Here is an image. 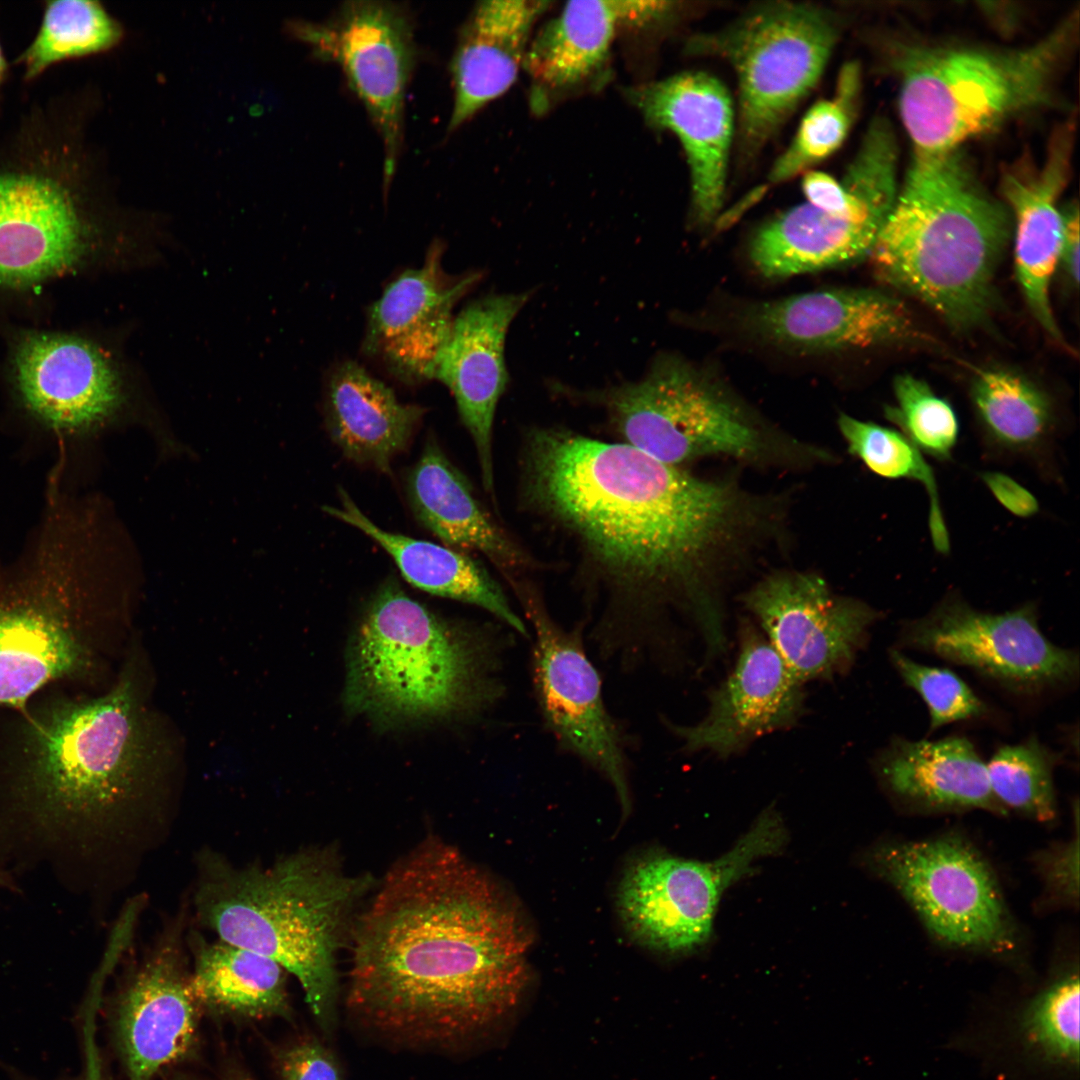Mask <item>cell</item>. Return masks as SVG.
<instances>
[{
	"instance_id": "1",
	"label": "cell",
	"mask_w": 1080,
	"mask_h": 1080,
	"mask_svg": "<svg viewBox=\"0 0 1080 1080\" xmlns=\"http://www.w3.org/2000/svg\"><path fill=\"white\" fill-rule=\"evenodd\" d=\"M350 936L348 1008L399 1043L456 1048L506 1016L528 984L520 913L440 838L392 866Z\"/></svg>"
},
{
	"instance_id": "2",
	"label": "cell",
	"mask_w": 1080,
	"mask_h": 1080,
	"mask_svg": "<svg viewBox=\"0 0 1080 1080\" xmlns=\"http://www.w3.org/2000/svg\"><path fill=\"white\" fill-rule=\"evenodd\" d=\"M529 495L618 586L680 604L704 645L727 638L710 565L746 522L729 484L698 478L626 443L540 429L525 453Z\"/></svg>"
},
{
	"instance_id": "3",
	"label": "cell",
	"mask_w": 1080,
	"mask_h": 1080,
	"mask_svg": "<svg viewBox=\"0 0 1080 1080\" xmlns=\"http://www.w3.org/2000/svg\"><path fill=\"white\" fill-rule=\"evenodd\" d=\"M153 758L128 673L98 695L52 687L0 708V867L72 884L143 795Z\"/></svg>"
},
{
	"instance_id": "4",
	"label": "cell",
	"mask_w": 1080,
	"mask_h": 1080,
	"mask_svg": "<svg viewBox=\"0 0 1080 1080\" xmlns=\"http://www.w3.org/2000/svg\"><path fill=\"white\" fill-rule=\"evenodd\" d=\"M95 520L63 482L49 481L28 541L0 557V708L98 681L109 608Z\"/></svg>"
},
{
	"instance_id": "5",
	"label": "cell",
	"mask_w": 1080,
	"mask_h": 1080,
	"mask_svg": "<svg viewBox=\"0 0 1080 1080\" xmlns=\"http://www.w3.org/2000/svg\"><path fill=\"white\" fill-rule=\"evenodd\" d=\"M346 872L331 848H307L270 866L235 867L207 855L195 893L200 922L219 940L277 962L294 975L320 1027L335 1024L336 954L372 887Z\"/></svg>"
},
{
	"instance_id": "6",
	"label": "cell",
	"mask_w": 1080,
	"mask_h": 1080,
	"mask_svg": "<svg viewBox=\"0 0 1080 1080\" xmlns=\"http://www.w3.org/2000/svg\"><path fill=\"white\" fill-rule=\"evenodd\" d=\"M1010 232L1008 209L984 191L959 149L914 152L869 255L887 284L969 328L990 312Z\"/></svg>"
},
{
	"instance_id": "7",
	"label": "cell",
	"mask_w": 1080,
	"mask_h": 1080,
	"mask_svg": "<svg viewBox=\"0 0 1080 1080\" xmlns=\"http://www.w3.org/2000/svg\"><path fill=\"white\" fill-rule=\"evenodd\" d=\"M490 659L481 640L388 578L353 636L345 704L387 724L473 714L496 695Z\"/></svg>"
},
{
	"instance_id": "8",
	"label": "cell",
	"mask_w": 1080,
	"mask_h": 1080,
	"mask_svg": "<svg viewBox=\"0 0 1080 1080\" xmlns=\"http://www.w3.org/2000/svg\"><path fill=\"white\" fill-rule=\"evenodd\" d=\"M81 136L56 100L31 108L0 140V286L40 287L87 257L96 228Z\"/></svg>"
},
{
	"instance_id": "9",
	"label": "cell",
	"mask_w": 1080,
	"mask_h": 1080,
	"mask_svg": "<svg viewBox=\"0 0 1080 1080\" xmlns=\"http://www.w3.org/2000/svg\"><path fill=\"white\" fill-rule=\"evenodd\" d=\"M1072 41L1069 22L1019 50L906 47L894 61L899 113L914 152L940 154L1047 104Z\"/></svg>"
},
{
	"instance_id": "10",
	"label": "cell",
	"mask_w": 1080,
	"mask_h": 1080,
	"mask_svg": "<svg viewBox=\"0 0 1080 1080\" xmlns=\"http://www.w3.org/2000/svg\"><path fill=\"white\" fill-rule=\"evenodd\" d=\"M839 36L840 24L832 10L807 2L773 1L687 40L689 55L719 58L735 72L742 159L760 152L815 88Z\"/></svg>"
},
{
	"instance_id": "11",
	"label": "cell",
	"mask_w": 1080,
	"mask_h": 1080,
	"mask_svg": "<svg viewBox=\"0 0 1080 1080\" xmlns=\"http://www.w3.org/2000/svg\"><path fill=\"white\" fill-rule=\"evenodd\" d=\"M787 840L782 817L768 808L713 861L664 853L637 858L626 868L617 891L626 930L641 945L665 954L699 949L712 935L723 893L750 874L759 859L781 852Z\"/></svg>"
},
{
	"instance_id": "12",
	"label": "cell",
	"mask_w": 1080,
	"mask_h": 1080,
	"mask_svg": "<svg viewBox=\"0 0 1080 1080\" xmlns=\"http://www.w3.org/2000/svg\"><path fill=\"white\" fill-rule=\"evenodd\" d=\"M603 400L623 443L669 465L719 454L751 459L765 449L723 387L676 357L656 360L643 378L612 387Z\"/></svg>"
},
{
	"instance_id": "13",
	"label": "cell",
	"mask_w": 1080,
	"mask_h": 1080,
	"mask_svg": "<svg viewBox=\"0 0 1080 1080\" xmlns=\"http://www.w3.org/2000/svg\"><path fill=\"white\" fill-rule=\"evenodd\" d=\"M897 640L900 650L929 653L967 667L1028 699L1062 692L1079 679L1078 652L1055 645L1043 634L1032 602L990 613L949 592L927 614L905 621Z\"/></svg>"
},
{
	"instance_id": "14",
	"label": "cell",
	"mask_w": 1080,
	"mask_h": 1080,
	"mask_svg": "<svg viewBox=\"0 0 1080 1080\" xmlns=\"http://www.w3.org/2000/svg\"><path fill=\"white\" fill-rule=\"evenodd\" d=\"M290 26L315 56L341 69L363 104L382 142L387 193L402 151L405 98L417 57L408 9L390 1L352 0L324 21Z\"/></svg>"
},
{
	"instance_id": "15",
	"label": "cell",
	"mask_w": 1080,
	"mask_h": 1080,
	"mask_svg": "<svg viewBox=\"0 0 1080 1080\" xmlns=\"http://www.w3.org/2000/svg\"><path fill=\"white\" fill-rule=\"evenodd\" d=\"M868 863L945 943L998 951L1010 947L1011 928L992 874L962 840L887 844L874 849Z\"/></svg>"
},
{
	"instance_id": "16",
	"label": "cell",
	"mask_w": 1080,
	"mask_h": 1080,
	"mask_svg": "<svg viewBox=\"0 0 1080 1080\" xmlns=\"http://www.w3.org/2000/svg\"><path fill=\"white\" fill-rule=\"evenodd\" d=\"M516 590L535 632L533 683L545 723L563 749L609 780L627 814L631 799L622 737L605 708L580 632L559 626L528 588L517 584Z\"/></svg>"
},
{
	"instance_id": "17",
	"label": "cell",
	"mask_w": 1080,
	"mask_h": 1080,
	"mask_svg": "<svg viewBox=\"0 0 1080 1080\" xmlns=\"http://www.w3.org/2000/svg\"><path fill=\"white\" fill-rule=\"evenodd\" d=\"M788 669L803 683L845 674L881 612L831 592L812 573L777 572L742 597Z\"/></svg>"
},
{
	"instance_id": "18",
	"label": "cell",
	"mask_w": 1080,
	"mask_h": 1080,
	"mask_svg": "<svg viewBox=\"0 0 1080 1080\" xmlns=\"http://www.w3.org/2000/svg\"><path fill=\"white\" fill-rule=\"evenodd\" d=\"M18 402L31 422L58 445H67L105 425L123 402L122 384L111 360L85 338L33 331L13 354Z\"/></svg>"
},
{
	"instance_id": "19",
	"label": "cell",
	"mask_w": 1080,
	"mask_h": 1080,
	"mask_svg": "<svg viewBox=\"0 0 1080 1080\" xmlns=\"http://www.w3.org/2000/svg\"><path fill=\"white\" fill-rule=\"evenodd\" d=\"M803 684L766 636L744 620L735 665L708 693L705 716L692 725H667L685 751L729 758L767 734L795 726L805 713Z\"/></svg>"
},
{
	"instance_id": "20",
	"label": "cell",
	"mask_w": 1080,
	"mask_h": 1080,
	"mask_svg": "<svg viewBox=\"0 0 1080 1080\" xmlns=\"http://www.w3.org/2000/svg\"><path fill=\"white\" fill-rule=\"evenodd\" d=\"M444 244L435 240L421 267L390 282L368 311L362 351L407 384L432 380L448 341L453 308L480 280L481 273L448 274Z\"/></svg>"
},
{
	"instance_id": "21",
	"label": "cell",
	"mask_w": 1080,
	"mask_h": 1080,
	"mask_svg": "<svg viewBox=\"0 0 1080 1080\" xmlns=\"http://www.w3.org/2000/svg\"><path fill=\"white\" fill-rule=\"evenodd\" d=\"M627 98L651 127L678 138L689 168L692 219L713 224L724 203L735 132L725 85L710 73L685 71L633 86Z\"/></svg>"
},
{
	"instance_id": "22",
	"label": "cell",
	"mask_w": 1080,
	"mask_h": 1080,
	"mask_svg": "<svg viewBox=\"0 0 1080 1080\" xmlns=\"http://www.w3.org/2000/svg\"><path fill=\"white\" fill-rule=\"evenodd\" d=\"M674 1L579 0L532 37L523 69L536 111L598 80L620 31L666 21L683 8Z\"/></svg>"
},
{
	"instance_id": "23",
	"label": "cell",
	"mask_w": 1080,
	"mask_h": 1080,
	"mask_svg": "<svg viewBox=\"0 0 1080 1080\" xmlns=\"http://www.w3.org/2000/svg\"><path fill=\"white\" fill-rule=\"evenodd\" d=\"M530 292L495 294L466 305L453 319L434 379L453 395L474 443L484 489L494 490L493 423L508 382L505 340Z\"/></svg>"
},
{
	"instance_id": "24",
	"label": "cell",
	"mask_w": 1080,
	"mask_h": 1080,
	"mask_svg": "<svg viewBox=\"0 0 1080 1080\" xmlns=\"http://www.w3.org/2000/svg\"><path fill=\"white\" fill-rule=\"evenodd\" d=\"M746 325L761 338L799 351L866 348L912 338L904 305L874 290L828 289L752 307Z\"/></svg>"
},
{
	"instance_id": "25",
	"label": "cell",
	"mask_w": 1080,
	"mask_h": 1080,
	"mask_svg": "<svg viewBox=\"0 0 1080 1080\" xmlns=\"http://www.w3.org/2000/svg\"><path fill=\"white\" fill-rule=\"evenodd\" d=\"M199 1006L178 940L167 937L118 1002L116 1035L128 1080H153L187 1053L196 1034Z\"/></svg>"
},
{
	"instance_id": "26",
	"label": "cell",
	"mask_w": 1080,
	"mask_h": 1080,
	"mask_svg": "<svg viewBox=\"0 0 1080 1080\" xmlns=\"http://www.w3.org/2000/svg\"><path fill=\"white\" fill-rule=\"evenodd\" d=\"M1070 129L1058 133L1040 167L1021 162L1002 176L1001 190L1015 220V268L1031 313L1055 341L1063 343L1051 302L1050 285L1060 261L1064 214L1057 202L1067 182Z\"/></svg>"
},
{
	"instance_id": "27",
	"label": "cell",
	"mask_w": 1080,
	"mask_h": 1080,
	"mask_svg": "<svg viewBox=\"0 0 1080 1080\" xmlns=\"http://www.w3.org/2000/svg\"><path fill=\"white\" fill-rule=\"evenodd\" d=\"M550 1L487 0L464 22L450 62L453 104L448 131L457 130L514 84L532 31Z\"/></svg>"
},
{
	"instance_id": "28",
	"label": "cell",
	"mask_w": 1080,
	"mask_h": 1080,
	"mask_svg": "<svg viewBox=\"0 0 1080 1080\" xmlns=\"http://www.w3.org/2000/svg\"><path fill=\"white\" fill-rule=\"evenodd\" d=\"M425 411L399 401L390 387L356 362L338 364L327 377L328 433L342 454L358 465L390 472L393 459L407 449Z\"/></svg>"
},
{
	"instance_id": "29",
	"label": "cell",
	"mask_w": 1080,
	"mask_h": 1080,
	"mask_svg": "<svg viewBox=\"0 0 1080 1080\" xmlns=\"http://www.w3.org/2000/svg\"><path fill=\"white\" fill-rule=\"evenodd\" d=\"M872 767L884 788L907 803L1006 812L991 791L986 763L966 737L930 741L896 736L876 753Z\"/></svg>"
},
{
	"instance_id": "30",
	"label": "cell",
	"mask_w": 1080,
	"mask_h": 1080,
	"mask_svg": "<svg viewBox=\"0 0 1080 1080\" xmlns=\"http://www.w3.org/2000/svg\"><path fill=\"white\" fill-rule=\"evenodd\" d=\"M416 520L446 546L479 551L507 576L527 568V555L497 526L468 479L429 439L406 479Z\"/></svg>"
},
{
	"instance_id": "31",
	"label": "cell",
	"mask_w": 1080,
	"mask_h": 1080,
	"mask_svg": "<svg viewBox=\"0 0 1080 1080\" xmlns=\"http://www.w3.org/2000/svg\"><path fill=\"white\" fill-rule=\"evenodd\" d=\"M340 506L325 505L323 512L355 527L377 543L412 586L432 595L476 605L492 613L522 635L527 629L485 567L467 553L383 530L339 489Z\"/></svg>"
},
{
	"instance_id": "32",
	"label": "cell",
	"mask_w": 1080,
	"mask_h": 1080,
	"mask_svg": "<svg viewBox=\"0 0 1080 1080\" xmlns=\"http://www.w3.org/2000/svg\"><path fill=\"white\" fill-rule=\"evenodd\" d=\"M970 396L988 455L1030 464L1056 479L1060 431L1046 392L1012 371L987 369L975 376Z\"/></svg>"
},
{
	"instance_id": "33",
	"label": "cell",
	"mask_w": 1080,
	"mask_h": 1080,
	"mask_svg": "<svg viewBox=\"0 0 1080 1080\" xmlns=\"http://www.w3.org/2000/svg\"><path fill=\"white\" fill-rule=\"evenodd\" d=\"M883 222L834 215L802 203L761 225L751 239L749 256L769 279L841 266L869 255Z\"/></svg>"
},
{
	"instance_id": "34",
	"label": "cell",
	"mask_w": 1080,
	"mask_h": 1080,
	"mask_svg": "<svg viewBox=\"0 0 1080 1080\" xmlns=\"http://www.w3.org/2000/svg\"><path fill=\"white\" fill-rule=\"evenodd\" d=\"M285 972L274 960L243 947L198 940L190 983L200 1005L248 1017H288Z\"/></svg>"
},
{
	"instance_id": "35",
	"label": "cell",
	"mask_w": 1080,
	"mask_h": 1080,
	"mask_svg": "<svg viewBox=\"0 0 1080 1080\" xmlns=\"http://www.w3.org/2000/svg\"><path fill=\"white\" fill-rule=\"evenodd\" d=\"M861 88L860 65L846 62L839 70L833 96L811 106L791 143L774 161L767 176L769 184H780L811 170L841 147L856 119Z\"/></svg>"
},
{
	"instance_id": "36",
	"label": "cell",
	"mask_w": 1080,
	"mask_h": 1080,
	"mask_svg": "<svg viewBox=\"0 0 1080 1080\" xmlns=\"http://www.w3.org/2000/svg\"><path fill=\"white\" fill-rule=\"evenodd\" d=\"M120 34L118 24L98 2H48L38 33L17 63L24 79L33 80L58 62L112 47Z\"/></svg>"
},
{
	"instance_id": "37",
	"label": "cell",
	"mask_w": 1080,
	"mask_h": 1080,
	"mask_svg": "<svg viewBox=\"0 0 1080 1080\" xmlns=\"http://www.w3.org/2000/svg\"><path fill=\"white\" fill-rule=\"evenodd\" d=\"M848 450L873 473L888 479H908L921 484L929 497V530L937 552L950 551L938 486L933 469L922 452L900 431L846 414L838 418Z\"/></svg>"
},
{
	"instance_id": "38",
	"label": "cell",
	"mask_w": 1080,
	"mask_h": 1080,
	"mask_svg": "<svg viewBox=\"0 0 1080 1080\" xmlns=\"http://www.w3.org/2000/svg\"><path fill=\"white\" fill-rule=\"evenodd\" d=\"M1061 760L1056 751L1037 736L1000 746L986 763L991 791L1005 809H1013L1038 821L1056 815L1053 771Z\"/></svg>"
},
{
	"instance_id": "39",
	"label": "cell",
	"mask_w": 1080,
	"mask_h": 1080,
	"mask_svg": "<svg viewBox=\"0 0 1080 1080\" xmlns=\"http://www.w3.org/2000/svg\"><path fill=\"white\" fill-rule=\"evenodd\" d=\"M1024 1037L1040 1056L1066 1067L1079 1063V978L1068 974L1042 991L1021 1021Z\"/></svg>"
},
{
	"instance_id": "40",
	"label": "cell",
	"mask_w": 1080,
	"mask_h": 1080,
	"mask_svg": "<svg viewBox=\"0 0 1080 1080\" xmlns=\"http://www.w3.org/2000/svg\"><path fill=\"white\" fill-rule=\"evenodd\" d=\"M896 406L886 408L894 422L922 453L947 461L957 444L959 423L954 409L922 380L897 376L894 381Z\"/></svg>"
},
{
	"instance_id": "41",
	"label": "cell",
	"mask_w": 1080,
	"mask_h": 1080,
	"mask_svg": "<svg viewBox=\"0 0 1080 1080\" xmlns=\"http://www.w3.org/2000/svg\"><path fill=\"white\" fill-rule=\"evenodd\" d=\"M888 656L904 684L926 704L929 732L955 722L983 719L991 714L987 703L953 671L923 665L896 647L889 649Z\"/></svg>"
},
{
	"instance_id": "42",
	"label": "cell",
	"mask_w": 1080,
	"mask_h": 1080,
	"mask_svg": "<svg viewBox=\"0 0 1080 1080\" xmlns=\"http://www.w3.org/2000/svg\"><path fill=\"white\" fill-rule=\"evenodd\" d=\"M280 1080H341L332 1052L314 1037H304L276 1054Z\"/></svg>"
},
{
	"instance_id": "43",
	"label": "cell",
	"mask_w": 1080,
	"mask_h": 1080,
	"mask_svg": "<svg viewBox=\"0 0 1080 1080\" xmlns=\"http://www.w3.org/2000/svg\"><path fill=\"white\" fill-rule=\"evenodd\" d=\"M981 478L996 500L1013 515L1028 518L1039 511L1036 497L1009 475L987 471Z\"/></svg>"
},
{
	"instance_id": "44",
	"label": "cell",
	"mask_w": 1080,
	"mask_h": 1080,
	"mask_svg": "<svg viewBox=\"0 0 1080 1080\" xmlns=\"http://www.w3.org/2000/svg\"><path fill=\"white\" fill-rule=\"evenodd\" d=\"M1047 864V879L1059 892L1069 898L1078 897V837L1060 850Z\"/></svg>"
},
{
	"instance_id": "45",
	"label": "cell",
	"mask_w": 1080,
	"mask_h": 1080,
	"mask_svg": "<svg viewBox=\"0 0 1080 1080\" xmlns=\"http://www.w3.org/2000/svg\"><path fill=\"white\" fill-rule=\"evenodd\" d=\"M1064 214V232L1062 238L1060 261L1071 281H1079V211L1077 207H1069Z\"/></svg>"
},
{
	"instance_id": "46",
	"label": "cell",
	"mask_w": 1080,
	"mask_h": 1080,
	"mask_svg": "<svg viewBox=\"0 0 1080 1080\" xmlns=\"http://www.w3.org/2000/svg\"><path fill=\"white\" fill-rule=\"evenodd\" d=\"M764 192L765 187L763 186L754 189L751 193L747 194L742 201L738 202L733 208H731L729 212H726L723 215H719L715 219L714 223L717 224V227L719 229L727 228L730 224L736 221L739 212L743 213L748 207H750L758 199H760Z\"/></svg>"
},
{
	"instance_id": "47",
	"label": "cell",
	"mask_w": 1080,
	"mask_h": 1080,
	"mask_svg": "<svg viewBox=\"0 0 1080 1080\" xmlns=\"http://www.w3.org/2000/svg\"><path fill=\"white\" fill-rule=\"evenodd\" d=\"M18 888L14 875L0 867V889L17 891Z\"/></svg>"
},
{
	"instance_id": "48",
	"label": "cell",
	"mask_w": 1080,
	"mask_h": 1080,
	"mask_svg": "<svg viewBox=\"0 0 1080 1080\" xmlns=\"http://www.w3.org/2000/svg\"><path fill=\"white\" fill-rule=\"evenodd\" d=\"M7 70V63L0 45V88Z\"/></svg>"
},
{
	"instance_id": "49",
	"label": "cell",
	"mask_w": 1080,
	"mask_h": 1080,
	"mask_svg": "<svg viewBox=\"0 0 1080 1080\" xmlns=\"http://www.w3.org/2000/svg\"><path fill=\"white\" fill-rule=\"evenodd\" d=\"M179 1080H198V1079L181 1078ZM221 1080H251V1079L246 1077V1076L240 1075V1074H235V1075L225 1077V1078H223Z\"/></svg>"
}]
</instances>
